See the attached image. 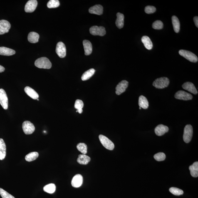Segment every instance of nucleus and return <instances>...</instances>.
<instances>
[{
	"instance_id": "1",
	"label": "nucleus",
	"mask_w": 198,
	"mask_h": 198,
	"mask_svg": "<svg viewBox=\"0 0 198 198\" xmlns=\"http://www.w3.org/2000/svg\"><path fill=\"white\" fill-rule=\"evenodd\" d=\"M35 66L39 68L49 69L51 68L52 64L50 60L46 57H43L38 59L35 61Z\"/></svg>"
},
{
	"instance_id": "2",
	"label": "nucleus",
	"mask_w": 198,
	"mask_h": 198,
	"mask_svg": "<svg viewBox=\"0 0 198 198\" xmlns=\"http://www.w3.org/2000/svg\"><path fill=\"white\" fill-rule=\"evenodd\" d=\"M169 80L166 77L157 78L154 80L153 85L156 88L162 89L167 88L169 85Z\"/></svg>"
},
{
	"instance_id": "3",
	"label": "nucleus",
	"mask_w": 198,
	"mask_h": 198,
	"mask_svg": "<svg viewBox=\"0 0 198 198\" xmlns=\"http://www.w3.org/2000/svg\"><path fill=\"white\" fill-rule=\"evenodd\" d=\"M179 54L181 56L187 59L189 61L193 63H196L198 61V57L194 53L187 50H181L179 51Z\"/></svg>"
},
{
	"instance_id": "4",
	"label": "nucleus",
	"mask_w": 198,
	"mask_h": 198,
	"mask_svg": "<svg viewBox=\"0 0 198 198\" xmlns=\"http://www.w3.org/2000/svg\"><path fill=\"white\" fill-rule=\"evenodd\" d=\"M193 134V128L192 125H188L184 128L183 139L184 142L188 143L192 140Z\"/></svg>"
},
{
	"instance_id": "5",
	"label": "nucleus",
	"mask_w": 198,
	"mask_h": 198,
	"mask_svg": "<svg viewBox=\"0 0 198 198\" xmlns=\"http://www.w3.org/2000/svg\"><path fill=\"white\" fill-rule=\"evenodd\" d=\"M101 142L105 148L109 150H113L115 147V145L113 142L108 138L102 135H100L99 136Z\"/></svg>"
},
{
	"instance_id": "6",
	"label": "nucleus",
	"mask_w": 198,
	"mask_h": 198,
	"mask_svg": "<svg viewBox=\"0 0 198 198\" xmlns=\"http://www.w3.org/2000/svg\"><path fill=\"white\" fill-rule=\"evenodd\" d=\"M22 127L23 132L26 135L32 134L35 130L34 125L29 121H26L23 122Z\"/></svg>"
},
{
	"instance_id": "7",
	"label": "nucleus",
	"mask_w": 198,
	"mask_h": 198,
	"mask_svg": "<svg viewBox=\"0 0 198 198\" xmlns=\"http://www.w3.org/2000/svg\"><path fill=\"white\" fill-rule=\"evenodd\" d=\"M90 32L92 35H98L100 36H104L106 34L105 28L102 26H92L90 29Z\"/></svg>"
},
{
	"instance_id": "8",
	"label": "nucleus",
	"mask_w": 198,
	"mask_h": 198,
	"mask_svg": "<svg viewBox=\"0 0 198 198\" xmlns=\"http://www.w3.org/2000/svg\"><path fill=\"white\" fill-rule=\"evenodd\" d=\"M0 104L5 110L8 107V99L6 92L3 89H0Z\"/></svg>"
},
{
	"instance_id": "9",
	"label": "nucleus",
	"mask_w": 198,
	"mask_h": 198,
	"mask_svg": "<svg viewBox=\"0 0 198 198\" xmlns=\"http://www.w3.org/2000/svg\"><path fill=\"white\" fill-rule=\"evenodd\" d=\"M56 52L60 57L64 58L66 55V48L65 44L62 42H59L57 45Z\"/></svg>"
},
{
	"instance_id": "10",
	"label": "nucleus",
	"mask_w": 198,
	"mask_h": 198,
	"mask_svg": "<svg viewBox=\"0 0 198 198\" xmlns=\"http://www.w3.org/2000/svg\"><path fill=\"white\" fill-rule=\"evenodd\" d=\"M175 98L178 100L185 101L192 100L193 96L191 94L187 93L184 91H179L175 95Z\"/></svg>"
},
{
	"instance_id": "11",
	"label": "nucleus",
	"mask_w": 198,
	"mask_h": 198,
	"mask_svg": "<svg viewBox=\"0 0 198 198\" xmlns=\"http://www.w3.org/2000/svg\"><path fill=\"white\" fill-rule=\"evenodd\" d=\"M128 82L126 80H122L120 82L116 88V93L117 95H120L125 91L128 87Z\"/></svg>"
},
{
	"instance_id": "12",
	"label": "nucleus",
	"mask_w": 198,
	"mask_h": 198,
	"mask_svg": "<svg viewBox=\"0 0 198 198\" xmlns=\"http://www.w3.org/2000/svg\"><path fill=\"white\" fill-rule=\"evenodd\" d=\"M37 5V1L30 0L26 3L25 7V11L27 13H32L36 9Z\"/></svg>"
},
{
	"instance_id": "13",
	"label": "nucleus",
	"mask_w": 198,
	"mask_h": 198,
	"mask_svg": "<svg viewBox=\"0 0 198 198\" xmlns=\"http://www.w3.org/2000/svg\"><path fill=\"white\" fill-rule=\"evenodd\" d=\"M11 25L9 21L6 20H0V35H3L9 32Z\"/></svg>"
},
{
	"instance_id": "14",
	"label": "nucleus",
	"mask_w": 198,
	"mask_h": 198,
	"mask_svg": "<svg viewBox=\"0 0 198 198\" xmlns=\"http://www.w3.org/2000/svg\"><path fill=\"white\" fill-rule=\"evenodd\" d=\"M83 182V178L80 174L75 175L72 179L71 184L74 187H80L82 185Z\"/></svg>"
},
{
	"instance_id": "15",
	"label": "nucleus",
	"mask_w": 198,
	"mask_h": 198,
	"mask_svg": "<svg viewBox=\"0 0 198 198\" xmlns=\"http://www.w3.org/2000/svg\"><path fill=\"white\" fill-rule=\"evenodd\" d=\"M182 88L184 89L187 90L190 93L197 94L198 92L193 84L190 82H187L184 83L182 85Z\"/></svg>"
},
{
	"instance_id": "16",
	"label": "nucleus",
	"mask_w": 198,
	"mask_h": 198,
	"mask_svg": "<svg viewBox=\"0 0 198 198\" xmlns=\"http://www.w3.org/2000/svg\"><path fill=\"white\" fill-rule=\"evenodd\" d=\"M169 127L162 125H158L155 128L154 131L156 135L161 136L169 131Z\"/></svg>"
},
{
	"instance_id": "17",
	"label": "nucleus",
	"mask_w": 198,
	"mask_h": 198,
	"mask_svg": "<svg viewBox=\"0 0 198 198\" xmlns=\"http://www.w3.org/2000/svg\"><path fill=\"white\" fill-rule=\"evenodd\" d=\"M103 8L100 5H97L91 7L89 9V12L91 14L101 15L102 14Z\"/></svg>"
},
{
	"instance_id": "18",
	"label": "nucleus",
	"mask_w": 198,
	"mask_h": 198,
	"mask_svg": "<svg viewBox=\"0 0 198 198\" xmlns=\"http://www.w3.org/2000/svg\"><path fill=\"white\" fill-rule=\"evenodd\" d=\"M24 91L28 96L34 100H37L39 97L38 93L29 87H26L24 88Z\"/></svg>"
},
{
	"instance_id": "19",
	"label": "nucleus",
	"mask_w": 198,
	"mask_h": 198,
	"mask_svg": "<svg viewBox=\"0 0 198 198\" xmlns=\"http://www.w3.org/2000/svg\"><path fill=\"white\" fill-rule=\"evenodd\" d=\"M6 145L4 140L0 138V160H3L6 156Z\"/></svg>"
},
{
	"instance_id": "20",
	"label": "nucleus",
	"mask_w": 198,
	"mask_h": 198,
	"mask_svg": "<svg viewBox=\"0 0 198 198\" xmlns=\"http://www.w3.org/2000/svg\"><path fill=\"white\" fill-rule=\"evenodd\" d=\"M83 45L85 51V54L89 55L92 53L93 47L91 43L88 40H85L83 41Z\"/></svg>"
},
{
	"instance_id": "21",
	"label": "nucleus",
	"mask_w": 198,
	"mask_h": 198,
	"mask_svg": "<svg viewBox=\"0 0 198 198\" xmlns=\"http://www.w3.org/2000/svg\"><path fill=\"white\" fill-rule=\"evenodd\" d=\"M15 50L5 47H0V55L5 56H11L15 54Z\"/></svg>"
},
{
	"instance_id": "22",
	"label": "nucleus",
	"mask_w": 198,
	"mask_h": 198,
	"mask_svg": "<svg viewBox=\"0 0 198 198\" xmlns=\"http://www.w3.org/2000/svg\"><path fill=\"white\" fill-rule=\"evenodd\" d=\"M117 19L116 21V24L119 29H121L124 25V18L125 16L123 14L120 13H117Z\"/></svg>"
},
{
	"instance_id": "23",
	"label": "nucleus",
	"mask_w": 198,
	"mask_h": 198,
	"mask_svg": "<svg viewBox=\"0 0 198 198\" xmlns=\"http://www.w3.org/2000/svg\"><path fill=\"white\" fill-rule=\"evenodd\" d=\"M141 41L146 48L149 50L152 49L153 45L152 41L148 36H143L142 38Z\"/></svg>"
},
{
	"instance_id": "24",
	"label": "nucleus",
	"mask_w": 198,
	"mask_h": 198,
	"mask_svg": "<svg viewBox=\"0 0 198 198\" xmlns=\"http://www.w3.org/2000/svg\"><path fill=\"white\" fill-rule=\"evenodd\" d=\"M90 158L88 156L84 154H80L77 159V162L80 164L86 165L90 162Z\"/></svg>"
},
{
	"instance_id": "25",
	"label": "nucleus",
	"mask_w": 198,
	"mask_h": 198,
	"mask_svg": "<svg viewBox=\"0 0 198 198\" xmlns=\"http://www.w3.org/2000/svg\"><path fill=\"white\" fill-rule=\"evenodd\" d=\"M189 169L190 171L191 175L194 178L198 177V162H196L190 166Z\"/></svg>"
},
{
	"instance_id": "26",
	"label": "nucleus",
	"mask_w": 198,
	"mask_h": 198,
	"mask_svg": "<svg viewBox=\"0 0 198 198\" xmlns=\"http://www.w3.org/2000/svg\"><path fill=\"white\" fill-rule=\"evenodd\" d=\"M138 104L141 108L147 109L149 107V102L147 98L143 95H141L139 98Z\"/></svg>"
},
{
	"instance_id": "27",
	"label": "nucleus",
	"mask_w": 198,
	"mask_h": 198,
	"mask_svg": "<svg viewBox=\"0 0 198 198\" xmlns=\"http://www.w3.org/2000/svg\"><path fill=\"white\" fill-rule=\"evenodd\" d=\"M39 35L34 32H30L28 35V41L30 43H37L39 41Z\"/></svg>"
},
{
	"instance_id": "28",
	"label": "nucleus",
	"mask_w": 198,
	"mask_h": 198,
	"mask_svg": "<svg viewBox=\"0 0 198 198\" xmlns=\"http://www.w3.org/2000/svg\"><path fill=\"white\" fill-rule=\"evenodd\" d=\"M172 21L174 31L176 33L179 32L180 30V24L178 18L175 16H173Z\"/></svg>"
},
{
	"instance_id": "29",
	"label": "nucleus",
	"mask_w": 198,
	"mask_h": 198,
	"mask_svg": "<svg viewBox=\"0 0 198 198\" xmlns=\"http://www.w3.org/2000/svg\"><path fill=\"white\" fill-rule=\"evenodd\" d=\"M95 70L94 69L92 68L85 72L82 76V79L83 81L89 79L93 76L95 73Z\"/></svg>"
},
{
	"instance_id": "30",
	"label": "nucleus",
	"mask_w": 198,
	"mask_h": 198,
	"mask_svg": "<svg viewBox=\"0 0 198 198\" xmlns=\"http://www.w3.org/2000/svg\"><path fill=\"white\" fill-rule=\"evenodd\" d=\"M55 190H56V186L53 184H47L43 187V190L45 192L50 194L53 193L55 192Z\"/></svg>"
},
{
	"instance_id": "31",
	"label": "nucleus",
	"mask_w": 198,
	"mask_h": 198,
	"mask_svg": "<svg viewBox=\"0 0 198 198\" xmlns=\"http://www.w3.org/2000/svg\"><path fill=\"white\" fill-rule=\"evenodd\" d=\"M39 156V153L37 152H32L26 155L25 159L28 162H32L37 158Z\"/></svg>"
},
{
	"instance_id": "32",
	"label": "nucleus",
	"mask_w": 198,
	"mask_h": 198,
	"mask_svg": "<svg viewBox=\"0 0 198 198\" xmlns=\"http://www.w3.org/2000/svg\"><path fill=\"white\" fill-rule=\"evenodd\" d=\"M84 106V104L82 100H77L75 101V108L77 110L76 112H78L79 113L81 114L83 112V108Z\"/></svg>"
},
{
	"instance_id": "33",
	"label": "nucleus",
	"mask_w": 198,
	"mask_h": 198,
	"mask_svg": "<svg viewBox=\"0 0 198 198\" xmlns=\"http://www.w3.org/2000/svg\"><path fill=\"white\" fill-rule=\"evenodd\" d=\"M77 148L79 151L84 154L87 153L88 150V147L85 143H80L77 145Z\"/></svg>"
},
{
	"instance_id": "34",
	"label": "nucleus",
	"mask_w": 198,
	"mask_h": 198,
	"mask_svg": "<svg viewBox=\"0 0 198 198\" xmlns=\"http://www.w3.org/2000/svg\"><path fill=\"white\" fill-rule=\"evenodd\" d=\"M60 3L58 0H50L47 4V6L48 8H55L59 6Z\"/></svg>"
},
{
	"instance_id": "35",
	"label": "nucleus",
	"mask_w": 198,
	"mask_h": 198,
	"mask_svg": "<svg viewBox=\"0 0 198 198\" xmlns=\"http://www.w3.org/2000/svg\"><path fill=\"white\" fill-rule=\"evenodd\" d=\"M169 192L174 195L175 196H180L184 194L183 191L182 190L178 188L177 187H172L169 189Z\"/></svg>"
},
{
	"instance_id": "36",
	"label": "nucleus",
	"mask_w": 198,
	"mask_h": 198,
	"mask_svg": "<svg viewBox=\"0 0 198 198\" xmlns=\"http://www.w3.org/2000/svg\"><path fill=\"white\" fill-rule=\"evenodd\" d=\"M152 27L155 29H162L163 27V23L162 21H156L153 23Z\"/></svg>"
},
{
	"instance_id": "37",
	"label": "nucleus",
	"mask_w": 198,
	"mask_h": 198,
	"mask_svg": "<svg viewBox=\"0 0 198 198\" xmlns=\"http://www.w3.org/2000/svg\"><path fill=\"white\" fill-rule=\"evenodd\" d=\"M154 158L156 160L160 162L165 160L166 156L163 153L160 152L155 154L154 156Z\"/></svg>"
},
{
	"instance_id": "38",
	"label": "nucleus",
	"mask_w": 198,
	"mask_h": 198,
	"mask_svg": "<svg viewBox=\"0 0 198 198\" xmlns=\"http://www.w3.org/2000/svg\"><path fill=\"white\" fill-rule=\"evenodd\" d=\"M0 195L2 198H15L1 188H0Z\"/></svg>"
},
{
	"instance_id": "39",
	"label": "nucleus",
	"mask_w": 198,
	"mask_h": 198,
	"mask_svg": "<svg viewBox=\"0 0 198 198\" xmlns=\"http://www.w3.org/2000/svg\"><path fill=\"white\" fill-rule=\"evenodd\" d=\"M156 10V9L155 7L148 6L146 7L145 11V13H147V14H150L155 12Z\"/></svg>"
},
{
	"instance_id": "40",
	"label": "nucleus",
	"mask_w": 198,
	"mask_h": 198,
	"mask_svg": "<svg viewBox=\"0 0 198 198\" xmlns=\"http://www.w3.org/2000/svg\"><path fill=\"white\" fill-rule=\"evenodd\" d=\"M193 20L197 28L198 27V16H195L193 18Z\"/></svg>"
},
{
	"instance_id": "41",
	"label": "nucleus",
	"mask_w": 198,
	"mask_h": 198,
	"mask_svg": "<svg viewBox=\"0 0 198 198\" xmlns=\"http://www.w3.org/2000/svg\"><path fill=\"white\" fill-rule=\"evenodd\" d=\"M5 68L4 67L0 65V73H2V72L5 71Z\"/></svg>"
},
{
	"instance_id": "42",
	"label": "nucleus",
	"mask_w": 198,
	"mask_h": 198,
	"mask_svg": "<svg viewBox=\"0 0 198 198\" xmlns=\"http://www.w3.org/2000/svg\"><path fill=\"white\" fill-rule=\"evenodd\" d=\"M139 109H140V110H141V107H140V108H139Z\"/></svg>"
},
{
	"instance_id": "43",
	"label": "nucleus",
	"mask_w": 198,
	"mask_h": 198,
	"mask_svg": "<svg viewBox=\"0 0 198 198\" xmlns=\"http://www.w3.org/2000/svg\"><path fill=\"white\" fill-rule=\"evenodd\" d=\"M37 100L38 101H39V99H38H38H37Z\"/></svg>"
}]
</instances>
